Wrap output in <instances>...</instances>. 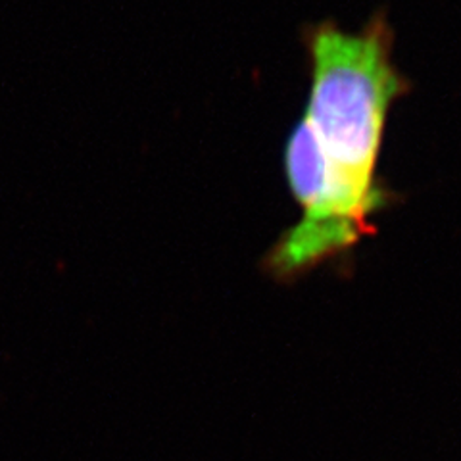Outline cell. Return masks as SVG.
I'll use <instances>...</instances> for the list:
<instances>
[{
    "mask_svg": "<svg viewBox=\"0 0 461 461\" xmlns=\"http://www.w3.org/2000/svg\"><path fill=\"white\" fill-rule=\"evenodd\" d=\"M393 29L375 16L362 32L310 29L312 91L285 149L300 220L267 256L277 277H298L356 247L386 204L375 171L388 110L408 89L393 62Z\"/></svg>",
    "mask_w": 461,
    "mask_h": 461,
    "instance_id": "6da1fadb",
    "label": "cell"
}]
</instances>
